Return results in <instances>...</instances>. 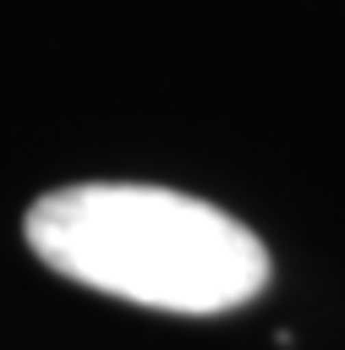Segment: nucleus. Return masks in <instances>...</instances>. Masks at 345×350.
I'll return each mask as SVG.
<instances>
[{
  "mask_svg": "<svg viewBox=\"0 0 345 350\" xmlns=\"http://www.w3.org/2000/svg\"><path fill=\"white\" fill-rule=\"evenodd\" d=\"M22 235L71 284L181 317L235 312L268 284V246L225 208L175 186H60L27 208Z\"/></svg>",
  "mask_w": 345,
  "mask_h": 350,
  "instance_id": "nucleus-1",
  "label": "nucleus"
}]
</instances>
